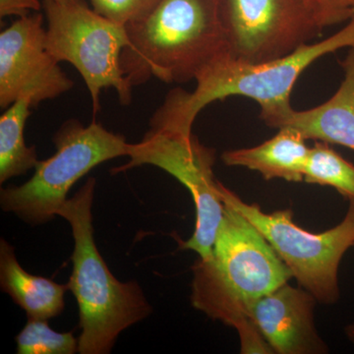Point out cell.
I'll use <instances>...</instances> for the list:
<instances>
[{"instance_id": "1", "label": "cell", "mask_w": 354, "mask_h": 354, "mask_svg": "<svg viewBox=\"0 0 354 354\" xmlns=\"http://www.w3.org/2000/svg\"><path fill=\"white\" fill-rule=\"evenodd\" d=\"M223 206L211 257L199 258L193 266L191 302L237 330L241 353H274L251 319L250 308L292 274L250 221Z\"/></svg>"}, {"instance_id": "2", "label": "cell", "mask_w": 354, "mask_h": 354, "mask_svg": "<svg viewBox=\"0 0 354 354\" xmlns=\"http://www.w3.org/2000/svg\"><path fill=\"white\" fill-rule=\"evenodd\" d=\"M120 65L132 87L156 77L165 83L196 81L230 57L218 0H160L145 19L128 25Z\"/></svg>"}, {"instance_id": "3", "label": "cell", "mask_w": 354, "mask_h": 354, "mask_svg": "<svg viewBox=\"0 0 354 354\" xmlns=\"http://www.w3.org/2000/svg\"><path fill=\"white\" fill-rule=\"evenodd\" d=\"M353 46L354 17L329 38L304 44L285 57L257 64L225 58L198 77L193 92L181 88L171 91L153 114L150 131L192 136L193 124L203 109L234 95L257 102L260 113L288 108L292 88L309 65L324 55Z\"/></svg>"}, {"instance_id": "4", "label": "cell", "mask_w": 354, "mask_h": 354, "mask_svg": "<svg viewBox=\"0 0 354 354\" xmlns=\"http://www.w3.org/2000/svg\"><path fill=\"white\" fill-rule=\"evenodd\" d=\"M95 187V179L90 177L57 211V216L68 221L73 234V272L67 286L79 306L81 354L111 353L121 332L153 311L138 283L118 281L95 246L92 215Z\"/></svg>"}, {"instance_id": "5", "label": "cell", "mask_w": 354, "mask_h": 354, "mask_svg": "<svg viewBox=\"0 0 354 354\" xmlns=\"http://www.w3.org/2000/svg\"><path fill=\"white\" fill-rule=\"evenodd\" d=\"M57 152L39 160L34 176L20 186L2 188L0 204L32 225H43L57 216L72 186L97 165L114 158L127 157L130 144L124 136L93 121H65L53 138Z\"/></svg>"}, {"instance_id": "6", "label": "cell", "mask_w": 354, "mask_h": 354, "mask_svg": "<svg viewBox=\"0 0 354 354\" xmlns=\"http://www.w3.org/2000/svg\"><path fill=\"white\" fill-rule=\"evenodd\" d=\"M221 202L239 212L257 228L304 290L323 304L339 300V267L349 247L354 246V200L341 223L320 234L298 227L292 211L264 213L256 204H247L218 181Z\"/></svg>"}, {"instance_id": "7", "label": "cell", "mask_w": 354, "mask_h": 354, "mask_svg": "<svg viewBox=\"0 0 354 354\" xmlns=\"http://www.w3.org/2000/svg\"><path fill=\"white\" fill-rule=\"evenodd\" d=\"M43 8L48 50L57 62L73 65L82 76L93 113L101 111L104 88H114L123 106L131 104L133 87L120 65L121 53L129 44L127 28L102 17L83 0H44Z\"/></svg>"}, {"instance_id": "8", "label": "cell", "mask_w": 354, "mask_h": 354, "mask_svg": "<svg viewBox=\"0 0 354 354\" xmlns=\"http://www.w3.org/2000/svg\"><path fill=\"white\" fill-rule=\"evenodd\" d=\"M127 157L129 162L114 167L113 174L150 165L167 171L187 188L196 209V225L183 247L195 251L201 259L211 257L225 209L213 171L215 150L202 145L194 135L149 130L139 143L130 144Z\"/></svg>"}, {"instance_id": "9", "label": "cell", "mask_w": 354, "mask_h": 354, "mask_svg": "<svg viewBox=\"0 0 354 354\" xmlns=\"http://www.w3.org/2000/svg\"><path fill=\"white\" fill-rule=\"evenodd\" d=\"M230 57L257 64L285 57L319 38L307 0H218Z\"/></svg>"}, {"instance_id": "10", "label": "cell", "mask_w": 354, "mask_h": 354, "mask_svg": "<svg viewBox=\"0 0 354 354\" xmlns=\"http://www.w3.org/2000/svg\"><path fill=\"white\" fill-rule=\"evenodd\" d=\"M74 83L46 46L41 13L19 17L0 34V106L28 99L32 108L71 90Z\"/></svg>"}, {"instance_id": "11", "label": "cell", "mask_w": 354, "mask_h": 354, "mask_svg": "<svg viewBox=\"0 0 354 354\" xmlns=\"http://www.w3.org/2000/svg\"><path fill=\"white\" fill-rule=\"evenodd\" d=\"M316 301L309 291L286 283L256 300L250 317L274 353H326L314 323Z\"/></svg>"}, {"instance_id": "12", "label": "cell", "mask_w": 354, "mask_h": 354, "mask_svg": "<svg viewBox=\"0 0 354 354\" xmlns=\"http://www.w3.org/2000/svg\"><path fill=\"white\" fill-rule=\"evenodd\" d=\"M344 79L337 92L315 108L295 111L292 106L260 113L267 127L291 129L305 140L346 147L354 151V46L341 62Z\"/></svg>"}, {"instance_id": "13", "label": "cell", "mask_w": 354, "mask_h": 354, "mask_svg": "<svg viewBox=\"0 0 354 354\" xmlns=\"http://www.w3.org/2000/svg\"><path fill=\"white\" fill-rule=\"evenodd\" d=\"M310 148L306 140L291 129H279L272 138L253 148L227 151L221 155L228 167H242L260 172L266 180L304 181Z\"/></svg>"}, {"instance_id": "14", "label": "cell", "mask_w": 354, "mask_h": 354, "mask_svg": "<svg viewBox=\"0 0 354 354\" xmlns=\"http://www.w3.org/2000/svg\"><path fill=\"white\" fill-rule=\"evenodd\" d=\"M0 286L16 304L27 313L28 319L46 320L62 314L67 285L34 276L25 271L15 251L4 239L0 241Z\"/></svg>"}, {"instance_id": "15", "label": "cell", "mask_w": 354, "mask_h": 354, "mask_svg": "<svg viewBox=\"0 0 354 354\" xmlns=\"http://www.w3.org/2000/svg\"><path fill=\"white\" fill-rule=\"evenodd\" d=\"M31 102L18 100L0 118V183L24 176L38 165L36 146L28 147L24 139Z\"/></svg>"}, {"instance_id": "16", "label": "cell", "mask_w": 354, "mask_h": 354, "mask_svg": "<svg viewBox=\"0 0 354 354\" xmlns=\"http://www.w3.org/2000/svg\"><path fill=\"white\" fill-rule=\"evenodd\" d=\"M304 181L330 186L348 201L354 200V165L335 152L328 143L316 141L310 148Z\"/></svg>"}, {"instance_id": "17", "label": "cell", "mask_w": 354, "mask_h": 354, "mask_svg": "<svg viewBox=\"0 0 354 354\" xmlns=\"http://www.w3.org/2000/svg\"><path fill=\"white\" fill-rule=\"evenodd\" d=\"M16 342L19 354H73L79 348V339L72 333L55 332L46 320L39 319H28Z\"/></svg>"}, {"instance_id": "18", "label": "cell", "mask_w": 354, "mask_h": 354, "mask_svg": "<svg viewBox=\"0 0 354 354\" xmlns=\"http://www.w3.org/2000/svg\"><path fill=\"white\" fill-rule=\"evenodd\" d=\"M93 10L102 17L127 27L145 19L160 0H88Z\"/></svg>"}, {"instance_id": "19", "label": "cell", "mask_w": 354, "mask_h": 354, "mask_svg": "<svg viewBox=\"0 0 354 354\" xmlns=\"http://www.w3.org/2000/svg\"><path fill=\"white\" fill-rule=\"evenodd\" d=\"M323 29L354 17V0H307Z\"/></svg>"}, {"instance_id": "20", "label": "cell", "mask_w": 354, "mask_h": 354, "mask_svg": "<svg viewBox=\"0 0 354 354\" xmlns=\"http://www.w3.org/2000/svg\"><path fill=\"white\" fill-rule=\"evenodd\" d=\"M43 8L41 0H0V17H24L31 11L39 12Z\"/></svg>"}, {"instance_id": "21", "label": "cell", "mask_w": 354, "mask_h": 354, "mask_svg": "<svg viewBox=\"0 0 354 354\" xmlns=\"http://www.w3.org/2000/svg\"><path fill=\"white\" fill-rule=\"evenodd\" d=\"M346 334L349 341L354 344V323L351 324V325H348V327L346 328Z\"/></svg>"}, {"instance_id": "22", "label": "cell", "mask_w": 354, "mask_h": 354, "mask_svg": "<svg viewBox=\"0 0 354 354\" xmlns=\"http://www.w3.org/2000/svg\"><path fill=\"white\" fill-rule=\"evenodd\" d=\"M53 1H57V2H69V1H73V0H53Z\"/></svg>"}]
</instances>
